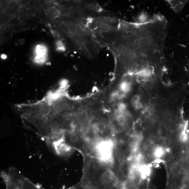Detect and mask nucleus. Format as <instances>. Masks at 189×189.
<instances>
[{
	"mask_svg": "<svg viewBox=\"0 0 189 189\" xmlns=\"http://www.w3.org/2000/svg\"><path fill=\"white\" fill-rule=\"evenodd\" d=\"M62 25L65 32L86 58L91 59L97 54L100 48L92 35L87 20L79 18L75 21L65 20Z\"/></svg>",
	"mask_w": 189,
	"mask_h": 189,
	"instance_id": "1",
	"label": "nucleus"
},
{
	"mask_svg": "<svg viewBox=\"0 0 189 189\" xmlns=\"http://www.w3.org/2000/svg\"><path fill=\"white\" fill-rule=\"evenodd\" d=\"M120 19L110 15H101L88 23L95 42L100 48L108 47L120 31Z\"/></svg>",
	"mask_w": 189,
	"mask_h": 189,
	"instance_id": "2",
	"label": "nucleus"
},
{
	"mask_svg": "<svg viewBox=\"0 0 189 189\" xmlns=\"http://www.w3.org/2000/svg\"><path fill=\"white\" fill-rule=\"evenodd\" d=\"M5 187L6 189H44L25 177L20 172L14 174L9 179Z\"/></svg>",
	"mask_w": 189,
	"mask_h": 189,
	"instance_id": "3",
	"label": "nucleus"
},
{
	"mask_svg": "<svg viewBox=\"0 0 189 189\" xmlns=\"http://www.w3.org/2000/svg\"><path fill=\"white\" fill-rule=\"evenodd\" d=\"M98 150L101 156L104 159L109 158L110 157L112 145L108 141H104L98 145Z\"/></svg>",
	"mask_w": 189,
	"mask_h": 189,
	"instance_id": "4",
	"label": "nucleus"
},
{
	"mask_svg": "<svg viewBox=\"0 0 189 189\" xmlns=\"http://www.w3.org/2000/svg\"><path fill=\"white\" fill-rule=\"evenodd\" d=\"M171 8L174 12H177L182 10L187 1H167Z\"/></svg>",
	"mask_w": 189,
	"mask_h": 189,
	"instance_id": "5",
	"label": "nucleus"
},
{
	"mask_svg": "<svg viewBox=\"0 0 189 189\" xmlns=\"http://www.w3.org/2000/svg\"><path fill=\"white\" fill-rule=\"evenodd\" d=\"M139 171L141 179H145L150 176L151 172V168L150 165H142L139 167Z\"/></svg>",
	"mask_w": 189,
	"mask_h": 189,
	"instance_id": "6",
	"label": "nucleus"
},
{
	"mask_svg": "<svg viewBox=\"0 0 189 189\" xmlns=\"http://www.w3.org/2000/svg\"><path fill=\"white\" fill-rule=\"evenodd\" d=\"M166 150L164 147L160 145L156 146L152 152V155L154 158L160 159L165 155Z\"/></svg>",
	"mask_w": 189,
	"mask_h": 189,
	"instance_id": "7",
	"label": "nucleus"
},
{
	"mask_svg": "<svg viewBox=\"0 0 189 189\" xmlns=\"http://www.w3.org/2000/svg\"><path fill=\"white\" fill-rule=\"evenodd\" d=\"M139 143V139L137 138L132 137L128 139V145L130 148L136 149L137 148Z\"/></svg>",
	"mask_w": 189,
	"mask_h": 189,
	"instance_id": "8",
	"label": "nucleus"
},
{
	"mask_svg": "<svg viewBox=\"0 0 189 189\" xmlns=\"http://www.w3.org/2000/svg\"><path fill=\"white\" fill-rule=\"evenodd\" d=\"M156 146L155 143L151 140L146 141L144 145V149L147 151H153Z\"/></svg>",
	"mask_w": 189,
	"mask_h": 189,
	"instance_id": "9",
	"label": "nucleus"
},
{
	"mask_svg": "<svg viewBox=\"0 0 189 189\" xmlns=\"http://www.w3.org/2000/svg\"><path fill=\"white\" fill-rule=\"evenodd\" d=\"M47 51L46 48L44 46L38 45L36 47V52L37 55H46Z\"/></svg>",
	"mask_w": 189,
	"mask_h": 189,
	"instance_id": "10",
	"label": "nucleus"
},
{
	"mask_svg": "<svg viewBox=\"0 0 189 189\" xmlns=\"http://www.w3.org/2000/svg\"><path fill=\"white\" fill-rule=\"evenodd\" d=\"M46 60V55H37L35 58V61L38 63H43Z\"/></svg>",
	"mask_w": 189,
	"mask_h": 189,
	"instance_id": "11",
	"label": "nucleus"
},
{
	"mask_svg": "<svg viewBox=\"0 0 189 189\" xmlns=\"http://www.w3.org/2000/svg\"><path fill=\"white\" fill-rule=\"evenodd\" d=\"M147 16L145 13H143L140 15L138 18V21L136 23H143L149 21L148 20Z\"/></svg>",
	"mask_w": 189,
	"mask_h": 189,
	"instance_id": "12",
	"label": "nucleus"
},
{
	"mask_svg": "<svg viewBox=\"0 0 189 189\" xmlns=\"http://www.w3.org/2000/svg\"><path fill=\"white\" fill-rule=\"evenodd\" d=\"M69 142L71 143L75 144L78 142L79 138L77 135L73 134L71 135L69 137Z\"/></svg>",
	"mask_w": 189,
	"mask_h": 189,
	"instance_id": "13",
	"label": "nucleus"
},
{
	"mask_svg": "<svg viewBox=\"0 0 189 189\" xmlns=\"http://www.w3.org/2000/svg\"><path fill=\"white\" fill-rule=\"evenodd\" d=\"M106 128V125L103 123L98 124L97 126V129L98 131L101 133H103L105 130Z\"/></svg>",
	"mask_w": 189,
	"mask_h": 189,
	"instance_id": "14",
	"label": "nucleus"
},
{
	"mask_svg": "<svg viewBox=\"0 0 189 189\" xmlns=\"http://www.w3.org/2000/svg\"><path fill=\"white\" fill-rule=\"evenodd\" d=\"M114 130L116 132L120 133L123 130V125L121 124H118L114 126Z\"/></svg>",
	"mask_w": 189,
	"mask_h": 189,
	"instance_id": "15",
	"label": "nucleus"
},
{
	"mask_svg": "<svg viewBox=\"0 0 189 189\" xmlns=\"http://www.w3.org/2000/svg\"><path fill=\"white\" fill-rule=\"evenodd\" d=\"M58 45V50L61 51H64L66 50V48L63 45V43L61 42H59L57 44Z\"/></svg>",
	"mask_w": 189,
	"mask_h": 189,
	"instance_id": "16",
	"label": "nucleus"
},
{
	"mask_svg": "<svg viewBox=\"0 0 189 189\" xmlns=\"http://www.w3.org/2000/svg\"><path fill=\"white\" fill-rule=\"evenodd\" d=\"M117 120L120 124L123 125L124 124L125 121H126V118H125L124 116L122 115L121 116L117 118Z\"/></svg>",
	"mask_w": 189,
	"mask_h": 189,
	"instance_id": "17",
	"label": "nucleus"
},
{
	"mask_svg": "<svg viewBox=\"0 0 189 189\" xmlns=\"http://www.w3.org/2000/svg\"><path fill=\"white\" fill-rule=\"evenodd\" d=\"M128 86L126 85L124 82L121 84L120 85V89L122 91L125 92L127 91L128 90Z\"/></svg>",
	"mask_w": 189,
	"mask_h": 189,
	"instance_id": "18",
	"label": "nucleus"
},
{
	"mask_svg": "<svg viewBox=\"0 0 189 189\" xmlns=\"http://www.w3.org/2000/svg\"><path fill=\"white\" fill-rule=\"evenodd\" d=\"M139 100L140 98L139 96L137 95H135L132 99V102L133 104H136V103L139 102Z\"/></svg>",
	"mask_w": 189,
	"mask_h": 189,
	"instance_id": "19",
	"label": "nucleus"
},
{
	"mask_svg": "<svg viewBox=\"0 0 189 189\" xmlns=\"http://www.w3.org/2000/svg\"><path fill=\"white\" fill-rule=\"evenodd\" d=\"M123 111H122L121 110L119 109L118 110L115 111V115L117 118L123 115Z\"/></svg>",
	"mask_w": 189,
	"mask_h": 189,
	"instance_id": "20",
	"label": "nucleus"
},
{
	"mask_svg": "<svg viewBox=\"0 0 189 189\" xmlns=\"http://www.w3.org/2000/svg\"><path fill=\"white\" fill-rule=\"evenodd\" d=\"M124 82L127 85L130 86L133 83V79L131 77H128L125 80Z\"/></svg>",
	"mask_w": 189,
	"mask_h": 189,
	"instance_id": "21",
	"label": "nucleus"
},
{
	"mask_svg": "<svg viewBox=\"0 0 189 189\" xmlns=\"http://www.w3.org/2000/svg\"><path fill=\"white\" fill-rule=\"evenodd\" d=\"M170 113L169 111L165 109L162 112V115L163 117H167L169 115Z\"/></svg>",
	"mask_w": 189,
	"mask_h": 189,
	"instance_id": "22",
	"label": "nucleus"
},
{
	"mask_svg": "<svg viewBox=\"0 0 189 189\" xmlns=\"http://www.w3.org/2000/svg\"><path fill=\"white\" fill-rule=\"evenodd\" d=\"M161 107L159 104H156L154 106V109L155 112H159L161 110Z\"/></svg>",
	"mask_w": 189,
	"mask_h": 189,
	"instance_id": "23",
	"label": "nucleus"
},
{
	"mask_svg": "<svg viewBox=\"0 0 189 189\" xmlns=\"http://www.w3.org/2000/svg\"><path fill=\"white\" fill-rule=\"evenodd\" d=\"M146 87L148 88H151L153 85V83L152 81L148 80L146 81L145 83Z\"/></svg>",
	"mask_w": 189,
	"mask_h": 189,
	"instance_id": "24",
	"label": "nucleus"
},
{
	"mask_svg": "<svg viewBox=\"0 0 189 189\" xmlns=\"http://www.w3.org/2000/svg\"><path fill=\"white\" fill-rule=\"evenodd\" d=\"M118 162L121 165H124L126 163L125 159L124 158H120L118 160Z\"/></svg>",
	"mask_w": 189,
	"mask_h": 189,
	"instance_id": "25",
	"label": "nucleus"
},
{
	"mask_svg": "<svg viewBox=\"0 0 189 189\" xmlns=\"http://www.w3.org/2000/svg\"><path fill=\"white\" fill-rule=\"evenodd\" d=\"M104 142V139L101 137H98L96 139V142L98 145H99L100 144L102 143L103 142Z\"/></svg>",
	"mask_w": 189,
	"mask_h": 189,
	"instance_id": "26",
	"label": "nucleus"
},
{
	"mask_svg": "<svg viewBox=\"0 0 189 189\" xmlns=\"http://www.w3.org/2000/svg\"><path fill=\"white\" fill-rule=\"evenodd\" d=\"M136 108L137 109H140L142 108L143 107V105L142 103L141 102H138L135 105Z\"/></svg>",
	"mask_w": 189,
	"mask_h": 189,
	"instance_id": "27",
	"label": "nucleus"
},
{
	"mask_svg": "<svg viewBox=\"0 0 189 189\" xmlns=\"http://www.w3.org/2000/svg\"><path fill=\"white\" fill-rule=\"evenodd\" d=\"M122 148V146L121 144L119 143L116 144V145H115V148L116 150L118 151H120L121 150Z\"/></svg>",
	"mask_w": 189,
	"mask_h": 189,
	"instance_id": "28",
	"label": "nucleus"
},
{
	"mask_svg": "<svg viewBox=\"0 0 189 189\" xmlns=\"http://www.w3.org/2000/svg\"><path fill=\"white\" fill-rule=\"evenodd\" d=\"M113 108L115 111L118 110L120 109V105L119 104H114Z\"/></svg>",
	"mask_w": 189,
	"mask_h": 189,
	"instance_id": "29",
	"label": "nucleus"
},
{
	"mask_svg": "<svg viewBox=\"0 0 189 189\" xmlns=\"http://www.w3.org/2000/svg\"><path fill=\"white\" fill-rule=\"evenodd\" d=\"M120 109L122 111L124 110L125 108V106L124 104H120Z\"/></svg>",
	"mask_w": 189,
	"mask_h": 189,
	"instance_id": "30",
	"label": "nucleus"
},
{
	"mask_svg": "<svg viewBox=\"0 0 189 189\" xmlns=\"http://www.w3.org/2000/svg\"><path fill=\"white\" fill-rule=\"evenodd\" d=\"M1 58L3 59H5L6 58V56L5 55L3 54L1 56Z\"/></svg>",
	"mask_w": 189,
	"mask_h": 189,
	"instance_id": "31",
	"label": "nucleus"
}]
</instances>
